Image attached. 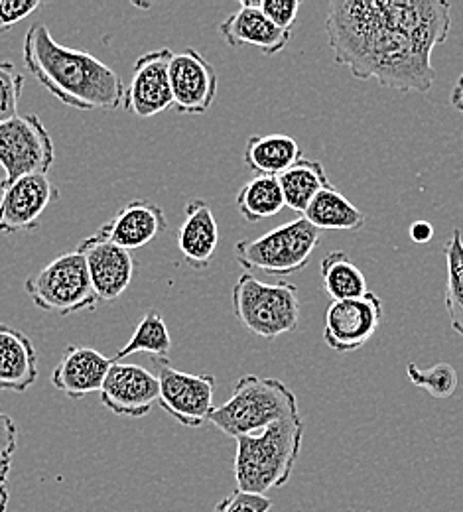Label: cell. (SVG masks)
Returning a JSON list of instances; mask_svg holds the SVG:
<instances>
[{"label":"cell","mask_w":463,"mask_h":512,"mask_svg":"<svg viewBox=\"0 0 463 512\" xmlns=\"http://www.w3.org/2000/svg\"><path fill=\"white\" fill-rule=\"evenodd\" d=\"M450 30L452 4L444 0H333L326 20L335 64L400 93L432 89V52Z\"/></svg>","instance_id":"6da1fadb"},{"label":"cell","mask_w":463,"mask_h":512,"mask_svg":"<svg viewBox=\"0 0 463 512\" xmlns=\"http://www.w3.org/2000/svg\"><path fill=\"white\" fill-rule=\"evenodd\" d=\"M22 60L36 81L77 111H117L125 103L121 75L87 52L60 44L44 22L24 36Z\"/></svg>","instance_id":"7a4b0ae2"},{"label":"cell","mask_w":463,"mask_h":512,"mask_svg":"<svg viewBox=\"0 0 463 512\" xmlns=\"http://www.w3.org/2000/svg\"><path fill=\"white\" fill-rule=\"evenodd\" d=\"M302 416L284 418L263 432L237 440L235 483L243 493L266 495L284 487L304 444Z\"/></svg>","instance_id":"3957f363"},{"label":"cell","mask_w":463,"mask_h":512,"mask_svg":"<svg viewBox=\"0 0 463 512\" xmlns=\"http://www.w3.org/2000/svg\"><path fill=\"white\" fill-rule=\"evenodd\" d=\"M298 414V398L282 381L245 375L235 384L231 398L213 410L211 424L239 440Z\"/></svg>","instance_id":"277c9868"},{"label":"cell","mask_w":463,"mask_h":512,"mask_svg":"<svg viewBox=\"0 0 463 512\" xmlns=\"http://www.w3.org/2000/svg\"><path fill=\"white\" fill-rule=\"evenodd\" d=\"M233 310L247 331L263 339H274L298 327V288L284 280L266 284L251 272H245L233 288Z\"/></svg>","instance_id":"5b68a950"},{"label":"cell","mask_w":463,"mask_h":512,"mask_svg":"<svg viewBox=\"0 0 463 512\" xmlns=\"http://www.w3.org/2000/svg\"><path fill=\"white\" fill-rule=\"evenodd\" d=\"M320 243V231L302 215L257 239L239 241L235 258L247 270L268 276H288L300 272L310 262Z\"/></svg>","instance_id":"8992f818"},{"label":"cell","mask_w":463,"mask_h":512,"mask_svg":"<svg viewBox=\"0 0 463 512\" xmlns=\"http://www.w3.org/2000/svg\"><path fill=\"white\" fill-rule=\"evenodd\" d=\"M32 302L50 314L71 316L97 308L87 262L79 251L64 253L48 262L24 284Z\"/></svg>","instance_id":"52a82bcc"},{"label":"cell","mask_w":463,"mask_h":512,"mask_svg":"<svg viewBox=\"0 0 463 512\" xmlns=\"http://www.w3.org/2000/svg\"><path fill=\"white\" fill-rule=\"evenodd\" d=\"M54 142L38 115H18L0 125V168L4 184L34 174H48Z\"/></svg>","instance_id":"ba28073f"},{"label":"cell","mask_w":463,"mask_h":512,"mask_svg":"<svg viewBox=\"0 0 463 512\" xmlns=\"http://www.w3.org/2000/svg\"><path fill=\"white\" fill-rule=\"evenodd\" d=\"M158 369V404L186 428H201L211 422L215 377L207 373H184L168 359H154Z\"/></svg>","instance_id":"9c48e42d"},{"label":"cell","mask_w":463,"mask_h":512,"mask_svg":"<svg viewBox=\"0 0 463 512\" xmlns=\"http://www.w3.org/2000/svg\"><path fill=\"white\" fill-rule=\"evenodd\" d=\"M383 321V302L375 292L355 300L331 302L324 323V343L337 353L365 347Z\"/></svg>","instance_id":"30bf717a"},{"label":"cell","mask_w":463,"mask_h":512,"mask_svg":"<svg viewBox=\"0 0 463 512\" xmlns=\"http://www.w3.org/2000/svg\"><path fill=\"white\" fill-rule=\"evenodd\" d=\"M174 52L170 48L152 50L134 62L131 81L125 89V111L140 119L156 117L172 107L170 64Z\"/></svg>","instance_id":"8fae6325"},{"label":"cell","mask_w":463,"mask_h":512,"mask_svg":"<svg viewBox=\"0 0 463 512\" xmlns=\"http://www.w3.org/2000/svg\"><path fill=\"white\" fill-rule=\"evenodd\" d=\"M58 199V188L48 174H34L12 184L0 182V233H30L40 227V219Z\"/></svg>","instance_id":"7c38bea8"},{"label":"cell","mask_w":463,"mask_h":512,"mask_svg":"<svg viewBox=\"0 0 463 512\" xmlns=\"http://www.w3.org/2000/svg\"><path fill=\"white\" fill-rule=\"evenodd\" d=\"M172 107L180 115H205L215 103L219 77L198 50L186 48L174 54L170 64Z\"/></svg>","instance_id":"4fadbf2b"},{"label":"cell","mask_w":463,"mask_h":512,"mask_svg":"<svg viewBox=\"0 0 463 512\" xmlns=\"http://www.w3.org/2000/svg\"><path fill=\"white\" fill-rule=\"evenodd\" d=\"M77 251L87 262L93 290L101 302H117L129 290L134 276L131 251L103 239L99 233L81 241Z\"/></svg>","instance_id":"5bb4252c"},{"label":"cell","mask_w":463,"mask_h":512,"mask_svg":"<svg viewBox=\"0 0 463 512\" xmlns=\"http://www.w3.org/2000/svg\"><path fill=\"white\" fill-rule=\"evenodd\" d=\"M158 377L148 369L131 363H115L101 388V402L119 416H148L158 402Z\"/></svg>","instance_id":"9a60e30c"},{"label":"cell","mask_w":463,"mask_h":512,"mask_svg":"<svg viewBox=\"0 0 463 512\" xmlns=\"http://www.w3.org/2000/svg\"><path fill=\"white\" fill-rule=\"evenodd\" d=\"M219 32L231 48L253 46L265 56L280 54L292 40V32L280 30L266 18L259 0H241V8L221 22Z\"/></svg>","instance_id":"2e32d148"},{"label":"cell","mask_w":463,"mask_h":512,"mask_svg":"<svg viewBox=\"0 0 463 512\" xmlns=\"http://www.w3.org/2000/svg\"><path fill=\"white\" fill-rule=\"evenodd\" d=\"M168 229L164 209L148 199H134L97 233L125 251L142 249Z\"/></svg>","instance_id":"e0dca14e"},{"label":"cell","mask_w":463,"mask_h":512,"mask_svg":"<svg viewBox=\"0 0 463 512\" xmlns=\"http://www.w3.org/2000/svg\"><path fill=\"white\" fill-rule=\"evenodd\" d=\"M113 359L87 345H67L62 361L52 373V384L69 398L101 392Z\"/></svg>","instance_id":"ac0fdd59"},{"label":"cell","mask_w":463,"mask_h":512,"mask_svg":"<svg viewBox=\"0 0 463 512\" xmlns=\"http://www.w3.org/2000/svg\"><path fill=\"white\" fill-rule=\"evenodd\" d=\"M38 379V353L32 339L0 323V390L26 392Z\"/></svg>","instance_id":"d6986e66"},{"label":"cell","mask_w":463,"mask_h":512,"mask_svg":"<svg viewBox=\"0 0 463 512\" xmlns=\"http://www.w3.org/2000/svg\"><path fill=\"white\" fill-rule=\"evenodd\" d=\"M178 247L192 268H207L219 247V225L203 199L186 203L184 223L178 231Z\"/></svg>","instance_id":"ffe728a7"},{"label":"cell","mask_w":463,"mask_h":512,"mask_svg":"<svg viewBox=\"0 0 463 512\" xmlns=\"http://www.w3.org/2000/svg\"><path fill=\"white\" fill-rule=\"evenodd\" d=\"M302 158L300 144L288 134L251 136L243 160L257 176H282Z\"/></svg>","instance_id":"44dd1931"},{"label":"cell","mask_w":463,"mask_h":512,"mask_svg":"<svg viewBox=\"0 0 463 512\" xmlns=\"http://www.w3.org/2000/svg\"><path fill=\"white\" fill-rule=\"evenodd\" d=\"M304 217L318 231H361L367 223L365 213L333 186L316 195Z\"/></svg>","instance_id":"7402d4cb"},{"label":"cell","mask_w":463,"mask_h":512,"mask_svg":"<svg viewBox=\"0 0 463 512\" xmlns=\"http://www.w3.org/2000/svg\"><path fill=\"white\" fill-rule=\"evenodd\" d=\"M278 182L284 193L286 207L302 215L316 199V195L331 186L324 164L308 158H300L292 168L278 176Z\"/></svg>","instance_id":"603a6c76"},{"label":"cell","mask_w":463,"mask_h":512,"mask_svg":"<svg viewBox=\"0 0 463 512\" xmlns=\"http://www.w3.org/2000/svg\"><path fill=\"white\" fill-rule=\"evenodd\" d=\"M320 276L324 282V290L330 294L333 302L363 298L371 292L365 274L345 251H331L324 256Z\"/></svg>","instance_id":"cb8c5ba5"},{"label":"cell","mask_w":463,"mask_h":512,"mask_svg":"<svg viewBox=\"0 0 463 512\" xmlns=\"http://www.w3.org/2000/svg\"><path fill=\"white\" fill-rule=\"evenodd\" d=\"M235 203L249 223L276 217L286 207L280 182L274 176H255L249 180L237 193Z\"/></svg>","instance_id":"d4e9b609"},{"label":"cell","mask_w":463,"mask_h":512,"mask_svg":"<svg viewBox=\"0 0 463 512\" xmlns=\"http://www.w3.org/2000/svg\"><path fill=\"white\" fill-rule=\"evenodd\" d=\"M170 351H172V337L166 321L160 312L148 310L146 316L136 325L131 341L119 349L113 361L121 363L123 359L136 353H148L154 359H168Z\"/></svg>","instance_id":"484cf974"},{"label":"cell","mask_w":463,"mask_h":512,"mask_svg":"<svg viewBox=\"0 0 463 512\" xmlns=\"http://www.w3.org/2000/svg\"><path fill=\"white\" fill-rule=\"evenodd\" d=\"M448 260L446 280V312L452 329L463 337V237L460 229H454L450 241L444 245Z\"/></svg>","instance_id":"4316f807"},{"label":"cell","mask_w":463,"mask_h":512,"mask_svg":"<svg viewBox=\"0 0 463 512\" xmlns=\"http://www.w3.org/2000/svg\"><path fill=\"white\" fill-rule=\"evenodd\" d=\"M406 375L410 383L426 390L434 398H450L456 394L460 377L458 371L450 363H436L430 369H418L414 363L406 367Z\"/></svg>","instance_id":"83f0119b"},{"label":"cell","mask_w":463,"mask_h":512,"mask_svg":"<svg viewBox=\"0 0 463 512\" xmlns=\"http://www.w3.org/2000/svg\"><path fill=\"white\" fill-rule=\"evenodd\" d=\"M24 91V75L12 62H0V125L18 117V103Z\"/></svg>","instance_id":"f1b7e54d"},{"label":"cell","mask_w":463,"mask_h":512,"mask_svg":"<svg viewBox=\"0 0 463 512\" xmlns=\"http://www.w3.org/2000/svg\"><path fill=\"white\" fill-rule=\"evenodd\" d=\"M302 2L300 0H259V8L266 18L280 30L292 32Z\"/></svg>","instance_id":"f546056e"},{"label":"cell","mask_w":463,"mask_h":512,"mask_svg":"<svg viewBox=\"0 0 463 512\" xmlns=\"http://www.w3.org/2000/svg\"><path fill=\"white\" fill-rule=\"evenodd\" d=\"M272 501L266 495H253L243 491H233L221 499L213 512H270Z\"/></svg>","instance_id":"4dcf8cb0"},{"label":"cell","mask_w":463,"mask_h":512,"mask_svg":"<svg viewBox=\"0 0 463 512\" xmlns=\"http://www.w3.org/2000/svg\"><path fill=\"white\" fill-rule=\"evenodd\" d=\"M42 4L38 0H0V32H6L32 16Z\"/></svg>","instance_id":"1f68e13d"},{"label":"cell","mask_w":463,"mask_h":512,"mask_svg":"<svg viewBox=\"0 0 463 512\" xmlns=\"http://www.w3.org/2000/svg\"><path fill=\"white\" fill-rule=\"evenodd\" d=\"M18 449V428L14 422L0 428V455L12 457Z\"/></svg>","instance_id":"d6a6232c"},{"label":"cell","mask_w":463,"mask_h":512,"mask_svg":"<svg viewBox=\"0 0 463 512\" xmlns=\"http://www.w3.org/2000/svg\"><path fill=\"white\" fill-rule=\"evenodd\" d=\"M432 235H434V227H432L430 223H426V221H416V223L410 227V239H412L414 243L424 245V243H428V241L432 239Z\"/></svg>","instance_id":"836d02e7"},{"label":"cell","mask_w":463,"mask_h":512,"mask_svg":"<svg viewBox=\"0 0 463 512\" xmlns=\"http://www.w3.org/2000/svg\"><path fill=\"white\" fill-rule=\"evenodd\" d=\"M450 101H452V105H454L456 111L463 113V73L460 75V79H458L454 91H452V99H450Z\"/></svg>","instance_id":"e575fe53"},{"label":"cell","mask_w":463,"mask_h":512,"mask_svg":"<svg viewBox=\"0 0 463 512\" xmlns=\"http://www.w3.org/2000/svg\"><path fill=\"white\" fill-rule=\"evenodd\" d=\"M10 467H12V457L0 455V485H2V483H6L8 473H10Z\"/></svg>","instance_id":"d590c367"},{"label":"cell","mask_w":463,"mask_h":512,"mask_svg":"<svg viewBox=\"0 0 463 512\" xmlns=\"http://www.w3.org/2000/svg\"><path fill=\"white\" fill-rule=\"evenodd\" d=\"M8 499H10V495H8L6 483H2L0 485V512L8 511Z\"/></svg>","instance_id":"8d00e7d4"},{"label":"cell","mask_w":463,"mask_h":512,"mask_svg":"<svg viewBox=\"0 0 463 512\" xmlns=\"http://www.w3.org/2000/svg\"><path fill=\"white\" fill-rule=\"evenodd\" d=\"M10 422H14V420H12L10 416H6L4 412H0V428H2V426H8Z\"/></svg>","instance_id":"74e56055"}]
</instances>
